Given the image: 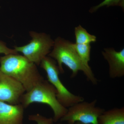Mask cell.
<instances>
[{
    "label": "cell",
    "mask_w": 124,
    "mask_h": 124,
    "mask_svg": "<svg viewBox=\"0 0 124 124\" xmlns=\"http://www.w3.org/2000/svg\"><path fill=\"white\" fill-rule=\"evenodd\" d=\"M0 70L20 83L26 92L44 80L37 66L18 54L0 57Z\"/></svg>",
    "instance_id": "1"
},
{
    "label": "cell",
    "mask_w": 124,
    "mask_h": 124,
    "mask_svg": "<svg viewBox=\"0 0 124 124\" xmlns=\"http://www.w3.org/2000/svg\"><path fill=\"white\" fill-rule=\"evenodd\" d=\"M48 56L56 61L60 73H64V64L71 71V78L75 77L79 71H82L87 80L93 85H97L98 81L92 70L87 69L83 65L75 48V43L58 37L54 40L53 49Z\"/></svg>",
    "instance_id": "2"
},
{
    "label": "cell",
    "mask_w": 124,
    "mask_h": 124,
    "mask_svg": "<svg viewBox=\"0 0 124 124\" xmlns=\"http://www.w3.org/2000/svg\"><path fill=\"white\" fill-rule=\"evenodd\" d=\"M57 94V91L53 85L48 81L44 80L30 91L25 92L21 97L20 103L24 108L34 103L48 105L53 112L54 122H57L67 111V108L62 106L58 101Z\"/></svg>",
    "instance_id": "3"
},
{
    "label": "cell",
    "mask_w": 124,
    "mask_h": 124,
    "mask_svg": "<svg viewBox=\"0 0 124 124\" xmlns=\"http://www.w3.org/2000/svg\"><path fill=\"white\" fill-rule=\"evenodd\" d=\"M40 65L46 72L47 81L56 89L57 99L62 106L68 108L77 103L84 101L83 97L71 93L62 83L59 76L60 73L57 64L53 59L46 56Z\"/></svg>",
    "instance_id": "4"
},
{
    "label": "cell",
    "mask_w": 124,
    "mask_h": 124,
    "mask_svg": "<svg viewBox=\"0 0 124 124\" xmlns=\"http://www.w3.org/2000/svg\"><path fill=\"white\" fill-rule=\"evenodd\" d=\"M32 38L29 44L23 46H14V49L20 52L31 62L39 66L44 58L48 56L53 47L54 41L49 35L31 31Z\"/></svg>",
    "instance_id": "5"
},
{
    "label": "cell",
    "mask_w": 124,
    "mask_h": 124,
    "mask_svg": "<svg viewBox=\"0 0 124 124\" xmlns=\"http://www.w3.org/2000/svg\"><path fill=\"white\" fill-rule=\"evenodd\" d=\"M97 99L89 102L77 103L67 108V111L60 120L68 124L80 122L86 124H98L99 116L105 110L96 106Z\"/></svg>",
    "instance_id": "6"
},
{
    "label": "cell",
    "mask_w": 124,
    "mask_h": 124,
    "mask_svg": "<svg viewBox=\"0 0 124 124\" xmlns=\"http://www.w3.org/2000/svg\"><path fill=\"white\" fill-rule=\"evenodd\" d=\"M25 92L20 83L0 70V101L12 105L19 104Z\"/></svg>",
    "instance_id": "7"
},
{
    "label": "cell",
    "mask_w": 124,
    "mask_h": 124,
    "mask_svg": "<svg viewBox=\"0 0 124 124\" xmlns=\"http://www.w3.org/2000/svg\"><path fill=\"white\" fill-rule=\"evenodd\" d=\"M102 54L108 65V75L111 79L124 76V49L116 51L113 48H105Z\"/></svg>",
    "instance_id": "8"
},
{
    "label": "cell",
    "mask_w": 124,
    "mask_h": 124,
    "mask_svg": "<svg viewBox=\"0 0 124 124\" xmlns=\"http://www.w3.org/2000/svg\"><path fill=\"white\" fill-rule=\"evenodd\" d=\"M24 108L22 104L0 101V124H23Z\"/></svg>",
    "instance_id": "9"
},
{
    "label": "cell",
    "mask_w": 124,
    "mask_h": 124,
    "mask_svg": "<svg viewBox=\"0 0 124 124\" xmlns=\"http://www.w3.org/2000/svg\"><path fill=\"white\" fill-rule=\"evenodd\" d=\"M98 124H124V108L104 110L98 117Z\"/></svg>",
    "instance_id": "10"
},
{
    "label": "cell",
    "mask_w": 124,
    "mask_h": 124,
    "mask_svg": "<svg viewBox=\"0 0 124 124\" xmlns=\"http://www.w3.org/2000/svg\"><path fill=\"white\" fill-rule=\"evenodd\" d=\"M75 35L77 44H90L97 41L96 36L90 34L80 25L75 28Z\"/></svg>",
    "instance_id": "11"
},
{
    "label": "cell",
    "mask_w": 124,
    "mask_h": 124,
    "mask_svg": "<svg viewBox=\"0 0 124 124\" xmlns=\"http://www.w3.org/2000/svg\"><path fill=\"white\" fill-rule=\"evenodd\" d=\"M75 47L83 65L87 69L92 70L89 64L90 60L91 45L77 44L75 43Z\"/></svg>",
    "instance_id": "12"
},
{
    "label": "cell",
    "mask_w": 124,
    "mask_h": 124,
    "mask_svg": "<svg viewBox=\"0 0 124 124\" xmlns=\"http://www.w3.org/2000/svg\"><path fill=\"white\" fill-rule=\"evenodd\" d=\"M104 6H106L107 7L111 6H120L124 11V0H104L99 4L92 7L89 11L91 13H94L100 8Z\"/></svg>",
    "instance_id": "13"
},
{
    "label": "cell",
    "mask_w": 124,
    "mask_h": 124,
    "mask_svg": "<svg viewBox=\"0 0 124 124\" xmlns=\"http://www.w3.org/2000/svg\"><path fill=\"white\" fill-rule=\"evenodd\" d=\"M28 119L36 122L37 124H53L54 122L53 118H48L39 114L29 115Z\"/></svg>",
    "instance_id": "14"
},
{
    "label": "cell",
    "mask_w": 124,
    "mask_h": 124,
    "mask_svg": "<svg viewBox=\"0 0 124 124\" xmlns=\"http://www.w3.org/2000/svg\"><path fill=\"white\" fill-rule=\"evenodd\" d=\"M18 54V52L16 51L14 49L8 48L5 42L0 41V54H4V55H7Z\"/></svg>",
    "instance_id": "15"
},
{
    "label": "cell",
    "mask_w": 124,
    "mask_h": 124,
    "mask_svg": "<svg viewBox=\"0 0 124 124\" xmlns=\"http://www.w3.org/2000/svg\"><path fill=\"white\" fill-rule=\"evenodd\" d=\"M74 124H83V123H81V122H76Z\"/></svg>",
    "instance_id": "16"
},
{
    "label": "cell",
    "mask_w": 124,
    "mask_h": 124,
    "mask_svg": "<svg viewBox=\"0 0 124 124\" xmlns=\"http://www.w3.org/2000/svg\"><path fill=\"white\" fill-rule=\"evenodd\" d=\"M61 124V123H58V124Z\"/></svg>",
    "instance_id": "17"
}]
</instances>
